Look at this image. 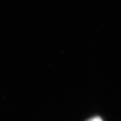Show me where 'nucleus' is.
<instances>
[{"instance_id": "obj_1", "label": "nucleus", "mask_w": 121, "mask_h": 121, "mask_svg": "<svg viewBox=\"0 0 121 121\" xmlns=\"http://www.w3.org/2000/svg\"><path fill=\"white\" fill-rule=\"evenodd\" d=\"M87 121H104L102 119V118L98 117V116H95V117H92L89 119H87Z\"/></svg>"}]
</instances>
